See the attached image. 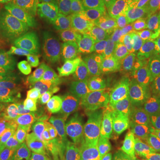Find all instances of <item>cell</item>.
I'll use <instances>...</instances> for the list:
<instances>
[{
	"label": "cell",
	"mask_w": 160,
	"mask_h": 160,
	"mask_svg": "<svg viewBox=\"0 0 160 160\" xmlns=\"http://www.w3.org/2000/svg\"><path fill=\"white\" fill-rule=\"evenodd\" d=\"M119 154L108 140L95 132L83 158L88 160H121Z\"/></svg>",
	"instance_id": "14"
},
{
	"label": "cell",
	"mask_w": 160,
	"mask_h": 160,
	"mask_svg": "<svg viewBox=\"0 0 160 160\" xmlns=\"http://www.w3.org/2000/svg\"><path fill=\"white\" fill-rule=\"evenodd\" d=\"M53 118L55 120V124L63 133L72 134L78 128V115L73 109H58L53 112Z\"/></svg>",
	"instance_id": "18"
},
{
	"label": "cell",
	"mask_w": 160,
	"mask_h": 160,
	"mask_svg": "<svg viewBox=\"0 0 160 160\" xmlns=\"http://www.w3.org/2000/svg\"><path fill=\"white\" fill-rule=\"evenodd\" d=\"M80 160H88V159H85V158H82V159H80Z\"/></svg>",
	"instance_id": "27"
},
{
	"label": "cell",
	"mask_w": 160,
	"mask_h": 160,
	"mask_svg": "<svg viewBox=\"0 0 160 160\" xmlns=\"http://www.w3.org/2000/svg\"><path fill=\"white\" fill-rule=\"evenodd\" d=\"M58 53L23 30L11 19L0 24V63L6 74L31 79L56 62Z\"/></svg>",
	"instance_id": "1"
},
{
	"label": "cell",
	"mask_w": 160,
	"mask_h": 160,
	"mask_svg": "<svg viewBox=\"0 0 160 160\" xmlns=\"http://www.w3.org/2000/svg\"><path fill=\"white\" fill-rule=\"evenodd\" d=\"M160 126V113L157 112L143 120L134 121L115 140L119 153H132L146 148Z\"/></svg>",
	"instance_id": "7"
},
{
	"label": "cell",
	"mask_w": 160,
	"mask_h": 160,
	"mask_svg": "<svg viewBox=\"0 0 160 160\" xmlns=\"http://www.w3.org/2000/svg\"><path fill=\"white\" fill-rule=\"evenodd\" d=\"M3 86H4V85L0 82V92H1V90H2V87H3Z\"/></svg>",
	"instance_id": "26"
},
{
	"label": "cell",
	"mask_w": 160,
	"mask_h": 160,
	"mask_svg": "<svg viewBox=\"0 0 160 160\" xmlns=\"http://www.w3.org/2000/svg\"><path fill=\"white\" fill-rule=\"evenodd\" d=\"M33 154L29 149L22 147V144L16 147H0V160H33Z\"/></svg>",
	"instance_id": "20"
},
{
	"label": "cell",
	"mask_w": 160,
	"mask_h": 160,
	"mask_svg": "<svg viewBox=\"0 0 160 160\" xmlns=\"http://www.w3.org/2000/svg\"><path fill=\"white\" fill-rule=\"evenodd\" d=\"M74 22L79 33L104 47L113 38L118 26L117 11L106 6H77Z\"/></svg>",
	"instance_id": "5"
},
{
	"label": "cell",
	"mask_w": 160,
	"mask_h": 160,
	"mask_svg": "<svg viewBox=\"0 0 160 160\" xmlns=\"http://www.w3.org/2000/svg\"><path fill=\"white\" fill-rule=\"evenodd\" d=\"M142 0H118V26L135 31L142 27Z\"/></svg>",
	"instance_id": "13"
},
{
	"label": "cell",
	"mask_w": 160,
	"mask_h": 160,
	"mask_svg": "<svg viewBox=\"0 0 160 160\" xmlns=\"http://www.w3.org/2000/svg\"><path fill=\"white\" fill-rule=\"evenodd\" d=\"M14 105L21 109H29L39 111H56L61 109H71L68 105L51 99L36 95L29 92H23L19 101Z\"/></svg>",
	"instance_id": "15"
},
{
	"label": "cell",
	"mask_w": 160,
	"mask_h": 160,
	"mask_svg": "<svg viewBox=\"0 0 160 160\" xmlns=\"http://www.w3.org/2000/svg\"><path fill=\"white\" fill-rule=\"evenodd\" d=\"M158 106L157 92L152 85L133 84L123 91L122 113L128 124L151 117L157 113Z\"/></svg>",
	"instance_id": "6"
},
{
	"label": "cell",
	"mask_w": 160,
	"mask_h": 160,
	"mask_svg": "<svg viewBox=\"0 0 160 160\" xmlns=\"http://www.w3.org/2000/svg\"><path fill=\"white\" fill-rule=\"evenodd\" d=\"M28 6L65 32L72 29L77 0H29Z\"/></svg>",
	"instance_id": "8"
},
{
	"label": "cell",
	"mask_w": 160,
	"mask_h": 160,
	"mask_svg": "<svg viewBox=\"0 0 160 160\" xmlns=\"http://www.w3.org/2000/svg\"><path fill=\"white\" fill-rule=\"evenodd\" d=\"M30 93L68 105L78 106L79 86L74 69L69 64L53 65L28 82Z\"/></svg>",
	"instance_id": "3"
},
{
	"label": "cell",
	"mask_w": 160,
	"mask_h": 160,
	"mask_svg": "<svg viewBox=\"0 0 160 160\" xmlns=\"http://www.w3.org/2000/svg\"><path fill=\"white\" fill-rule=\"evenodd\" d=\"M109 56L116 61H128L143 56L141 31H131L118 26L113 38L105 47Z\"/></svg>",
	"instance_id": "9"
},
{
	"label": "cell",
	"mask_w": 160,
	"mask_h": 160,
	"mask_svg": "<svg viewBox=\"0 0 160 160\" xmlns=\"http://www.w3.org/2000/svg\"><path fill=\"white\" fill-rule=\"evenodd\" d=\"M22 0H0V6L8 7V6H16L22 4Z\"/></svg>",
	"instance_id": "24"
},
{
	"label": "cell",
	"mask_w": 160,
	"mask_h": 160,
	"mask_svg": "<svg viewBox=\"0 0 160 160\" xmlns=\"http://www.w3.org/2000/svg\"><path fill=\"white\" fill-rule=\"evenodd\" d=\"M35 134L40 142L52 150L59 149L62 144V132L52 121H46L36 126Z\"/></svg>",
	"instance_id": "17"
},
{
	"label": "cell",
	"mask_w": 160,
	"mask_h": 160,
	"mask_svg": "<svg viewBox=\"0 0 160 160\" xmlns=\"http://www.w3.org/2000/svg\"><path fill=\"white\" fill-rule=\"evenodd\" d=\"M32 128L31 121L22 109L14 103L0 100V132L17 142H25Z\"/></svg>",
	"instance_id": "10"
},
{
	"label": "cell",
	"mask_w": 160,
	"mask_h": 160,
	"mask_svg": "<svg viewBox=\"0 0 160 160\" xmlns=\"http://www.w3.org/2000/svg\"><path fill=\"white\" fill-rule=\"evenodd\" d=\"M95 131L89 126H84L66 146L59 150L53 160H80L83 158L87 146Z\"/></svg>",
	"instance_id": "12"
},
{
	"label": "cell",
	"mask_w": 160,
	"mask_h": 160,
	"mask_svg": "<svg viewBox=\"0 0 160 160\" xmlns=\"http://www.w3.org/2000/svg\"><path fill=\"white\" fill-rule=\"evenodd\" d=\"M21 145V142H17L10 136L6 135V133L0 132V147L8 148V147H16Z\"/></svg>",
	"instance_id": "23"
},
{
	"label": "cell",
	"mask_w": 160,
	"mask_h": 160,
	"mask_svg": "<svg viewBox=\"0 0 160 160\" xmlns=\"http://www.w3.org/2000/svg\"><path fill=\"white\" fill-rule=\"evenodd\" d=\"M78 6H106L117 11L118 0H77Z\"/></svg>",
	"instance_id": "22"
},
{
	"label": "cell",
	"mask_w": 160,
	"mask_h": 160,
	"mask_svg": "<svg viewBox=\"0 0 160 160\" xmlns=\"http://www.w3.org/2000/svg\"><path fill=\"white\" fill-rule=\"evenodd\" d=\"M122 79L128 85L149 84L154 86L160 79V67L145 57L120 62L118 66Z\"/></svg>",
	"instance_id": "11"
},
{
	"label": "cell",
	"mask_w": 160,
	"mask_h": 160,
	"mask_svg": "<svg viewBox=\"0 0 160 160\" xmlns=\"http://www.w3.org/2000/svg\"><path fill=\"white\" fill-rule=\"evenodd\" d=\"M15 160H25V159H15Z\"/></svg>",
	"instance_id": "28"
},
{
	"label": "cell",
	"mask_w": 160,
	"mask_h": 160,
	"mask_svg": "<svg viewBox=\"0 0 160 160\" xmlns=\"http://www.w3.org/2000/svg\"><path fill=\"white\" fill-rule=\"evenodd\" d=\"M142 27H160V0H142Z\"/></svg>",
	"instance_id": "19"
},
{
	"label": "cell",
	"mask_w": 160,
	"mask_h": 160,
	"mask_svg": "<svg viewBox=\"0 0 160 160\" xmlns=\"http://www.w3.org/2000/svg\"><path fill=\"white\" fill-rule=\"evenodd\" d=\"M9 17L27 33L51 46L57 53H72L74 46L69 37L49 20L32 10L26 4L13 6L9 11Z\"/></svg>",
	"instance_id": "4"
},
{
	"label": "cell",
	"mask_w": 160,
	"mask_h": 160,
	"mask_svg": "<svg viewBox=\"0 0 160 160\" xmlns=\"http://www.w3.org/2000/svg\"><path fill=\"white\" fill-rule=\"evenodd\" d=\"M155 89H156V92H157L158 103V106H160V79L158 80V82L157 83V85L155 86Z\"/></svg>",
	"instance_id": "25"
},
{
	"label": "cell",
	"mask_w": 160,
	"mask_h": 160,
	"mask_svg": "<svg viewBox=\"0 0 160 160\" xmlns=\"http://www.w3.org/2000/svg\"><path fill=\"white\" fill-rule=\"evenodd\" d=\"M140 31L143 57L160 67V27L143 28Z\"/></svg>",
	"instance_id": "16"
},
{
	"label": "cell",
	"mask_w": 160,
	"mask_h": 160,
	"mask_svg": "<svg viewBox=\"0 0 160 160\" xmlns=\"http://www.w3.org/2000/svg\"><path fill=\"white\" fill-rule=\"evenodd\" d=\"M146 153L149 159L160 160V126L155 132L150 143L146 147Z\"/></svg>",
	"instance_id": "21"
},
{
	"label": "cell",
	"mask_w": 160,
	"mask_h": 160,
	"mask_svg": "<svg viewBox=\"0 0 160 160\" xmlns=\"http://www.w3.org/2000/svg\"><path fill=\"white\" fill-rule=\"evenodd\" d=\"M123 91L118 79L96 63L86 68V111L97 125L109 126L122 113Z\"/></svg>",
	"instance_id": "2"
}]
</instances>
